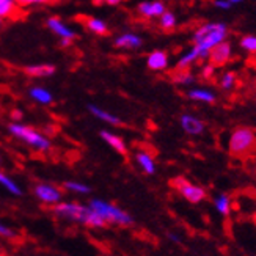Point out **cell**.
Returning <instances> with one entry per match:
<instances>
[{"label": "cell", "instance_id": "1", "mask_svg": "<svg viewBox=\"0 0 256 256\" xmlns=\"http://www.w3.org/2000/svg\"><path fill=\"white\" fill-rule=\"evenodd\" d=\"M50 210L54 217L92 230H101L107 226L104 218L90 204H84L77 202H60L58 204L52 206Z\"/></svg>", "mask_w": 256, "mask_h": 256}, {"label": "cell", "instance_id": "2", "mask_svg": "<svg viewBox=\"0 0 256 256\" xmlns=\"http://www.w3.org/2000/svg\"><path fill=\"white\" fill-rule=\"evenodd\" d=\"M230 35V28L225 22H206L202 24L192 35V42L203 50H210L217 44L225 41Z\"/></svg>", "mask_w": 256, "mask_h": 256}, {"label": "cell", "instance_id": "3", "mask_svg": "<svg viewBox=\"0 0 256 256\" xmlns=\"http://www.w3.org/2000/svg\"><path fill=\"white\" fill-rule=\"evenodd\" d=\"M228 152L232 158L246 159L256 152V130L248 126H239L230 134Z\"/></svg>", "mask_w": 256, "mask_h": 256}, {"label": "cell", "instance_id": "4", "mask_svg": "<svg viewBox=\"0 0 256 256\" xmlns=\"http://www.w3.org/2000/svg\"><path fill=\"white\" fill-rule=\"evenodd\" d=\"M8 132L14 138L24 142L38 152H49L52 150V142L49 140V137L27 124H22L20 121H13L11 124H8Z\"/></svg>", "mask_w": 256, "mask_h": 256}, {"label": "cell", "instance_id": "5", "mask_svg": "<svg viewBox=\"0 0 256 256\" xmlns=\"http://www.w3.org/2000/svg\"><path fill=\"white\" fill-rule=\"evenodd\" d=\"M88 204L104 218L107 225H115V226L134 225V217L129 212H126L124 209L116 206L115 203L106 202V200H101V198H92Z\"/></svg>", "mask_w": 256, "mask_h": 256}, {"label": "cell", "instance_id": "6", "mask_svg": "<svg viewBox=\"0 0 256 256\" xmlns=\"http://www.w3.org/2000/svg\"><path fill=\"white\" fill-rule=\"evenodd\" d=\"M172 187L174 188V190L180 194L186 202H188L190 204H200V203H203L208 194L206 190L202 187V186H198L192 181H188L187 178L184 176H176L173 178V180L170 181Z\"/></svg>", "mask_w": 256, "mask_h": 256}, {"label": "cell", "instance_id": "7", "mask_svg": "<svg viewBox=\"0 0 256 256\" xmlns=\"http://www.w3.org/2000/svg\"><path fill=\"white\" fill-rule=\"evenodd\" d=\"M33 195L44 206H55L63 202V190L52 182H36L33 186Z\"/></svg>", "mask_w": 256, "mask_h": 256}, {"label": "cell", "instance_id": "8", "mask_svg": "<svg viewBox=\"0 0 256 256\" xmlns=\"http://www.w3.org/2000/svg\"><path fill=\"white\" fill-rule=\"evenodd\" d=\"M46 26L54 35L58 36L62 48H70L72 44V41L77 38V33L68 24H66V22H63V19H60L57 16H50L46 20Z\"/></svg>", "mask_w": 256, "mask_h": 256}, {"label": "cell", "instance_id": "9", "mask_svg": "<svg viewBox=\"0 0 256 256\" xmlns=\"http://www.w3.org/2000/svg\"><path fill=\"white\" fill-rule=\"evenodd\" d=\"M231 58H232V46L228 40H225L209 50L208 62L212 63L216 68H220V66L228 64L231 62Z\"/></svg>", "mask_w": 256, "mask_h": 256}, {"label": "cell", "instance_id": "10", "mask_svg": "<svg viewBox=\"0 0 256 256\" xmlns=\"http://www.w3.org/2000/svg\"><path fill=\"white\" fill-rule=\"evenodd\" d=\"M166 11V4L164 0H146L137 5V13L143 19H159Z\"/></svg>", "mask_w": 256, "mask_h": 256}, {"label": "cell", "instance_id": "11", "mask_svg": "<svg viewBox=\"0 0 256 256\" xmlns=\"http://www.w3.org/2000/svg\"><path fill=\"white\" fill-rule=\"evenodd\" d=\"M209 57V52L200 49L198 46H194L188 49L186 54H182L180 58H178L176 63V70H190V66H194L196 62H202V60H208Z\"/></svg>", "mask_w": 256, "mask_h": 256}, {"label": "cell", "instance_id": "12", "mask_svg": "<svg viewBox=\"0 0 256 256\" xmlns=\"http://www.w3.org/2000/svg\"><path fill=\"white\" fill-rule=\"evenodd\" d=\"M180 124L182 128V130L188 136H202L206 129V123L192 114H182L180 116Z\"/></svg>", "mask_w": 256, "mask_h": 256}, {"label": "cell", "instance_id": "13", "mask_svg": "<svg viewBox=\"0 0 256 256\" xmlns=\"http://www.w3.org/2000/svg\"><path fill=\"white\" fill-rule=\"evenodd\" d=\"M134 159H136V164L142 173L152 176L156 172H158V164H156L154 156L148 150H138L136 152V156H134Z\"/></svg>", "mask_w": 256, "mask_h": 256}, {"label": "cell", "instance_id": "14", "mask_svg": "<svg viewBox=\"0 0 256 256\" xmlns=\"http://www.w3.org/2000/svg\"><path fill=\"white\" fill-rule=\"evenodd\" d=\"M116 49H124V50H136L143 46V38L134 32H124L118 35L114 41Z\"/></svg>", "mask_w": 256, "mask_h": 256}, {"label": "cell", "instance_id": "15", "mask_svg": "<svg viewBox=\"0 0 256 256\" xmlns=\"http://www.w3.org/2000/svg\"><path fill=\"white\" fill-rule=\"evenodd\" d=\"M99 137H101L115 152H118L121 156L128 154V144H126L124 138L120 137L118 134H114L110 130H101V132H99Z\"/></svg>", "mask_w": 256, "mask_h": 256}, {"label": "cell", "instance_id": "16", "mask_svg": "<svg viewBox=\"0 0 256 256\" xmlns=\"http://www.w3.org/2000/svg\"><path fill=\"white\" fill-rule=\"evenodd\" d=\"M170 57L165 50H152L146 57V66L151 71H164L168 68Z\"/></svg>", "mask_w": 256, "mask_h": 256}, {"label": "cell", "instance_id": "17", "mask_svg": "<svg viewBox=\"0 0 256 256\" xmlns=\"http://www.w3.org/2000/svg\"><path fill=\"white\" fill-rule=\"evenodd\" d=\"M88 112H90L94 118L101 120L102 123H107L110 126H121L123 124V121H121L120 116H116L115 114L108 112V110L99 107V106H94V104H88Z\"/></svg>", "mask_w": 256, "mask_h": 256}, {"label": "cell", "instance_id": "18", "mask_svg": "<svg viewBox=\"0 0 256 256\" xmlns=\"http://www.w3.org/2000/svg\"><path fill=\"white\" fill-rule=\"evenodd\" d=\"M82 22L86 30H90L92 33L98 36H106L108 35V24L104 19H99V18H93V16H88V18H82Z\"/></svg>", "mask_w": 256, "mask_h": 256}, {"label": "cell", "instance_id": "19", "mask_svg": "<svg viewBox=\"0 0 256 256\" xmlns=\"http://www.w3.org/2000/svg\"><path fill=\"white\" fill-rule=\"evenodd\" d=\"M187 98L203 104H216L217 101V94L209 88H190L187 92Z\"/></svg>", "mask_w": 256, "mask_h": 256}, {"label": "cell", "instance_id": "20", "mask_svg": "<svg viewBox=\"0 0 256 256\" xmlns=\"http://www.w3.org/2000/svg\"><path fill=\"white\" fill-rule=\"evenodd\" d=\"M28 96H30L32 101H35L36 104H41V106H49L54 102V94L48 90L46 86H40V85L30 86Z\"/></svg>", "mask_w": 256, "mask_h": 256}, {"label": "cell", "instance_id": "21", "mask_svg": "<svg viewBox=\"0 0 256 256\" xmlns=\"http://www.w3.org/2000/svg\"><path fill=\"white\" fill-rule=\"evenodd\" d=\"M26 74L30 77H50L55 74L57 68L50 63H40V64H28L24 68Z\"/></svg>", "mask_w": 256, "mask_h": 256}, {"label": "cell", "instance_id": "22", "mask_svg": "<svg viewBox=\"0 0 256 256\" xmlns=\"http://www.w3.org/2000/svg\"><path fill=\"white\" fill-rule=\"evenodd\" d=\"M0 187H4L5 190L13 195V196H22L24 195V190H22V187L19 186V182L16 180H13L10 174H6L5 172L0 170Z\"/></svg>", "mask_w": 256, "mask_h": 256}, {"label": "cell", "instance_id": "23", "mask_svg": "<svg viewBox=\"0 0 256 256\" xmlns=\"http://www.w3.org/2000/svg\"><path fill=\"white\" fill-rule=\"evenodd\" d=\"M214 208L216 210L224 217H228L232 210V200L228 194H218L214 198Z\"/></svg>", "mask_w": 256, "mask_h": 256}, {"label": "cell", "instance_id": "24", "mask_svg": "<svg viewBox=\"0 0 256 256\" xmlns=\"http://www.w3.org/2000/svg\"><path fill=\"white\" fill-rule=\"evenodd\" d=\"M19 5L16 0H0V19H13L19 13Z\"/></svg>", "mask_w": 256, "mask_h": 256}, {"label": "cell", "instance_id": "25", "mask_svg": "<svg viewBox=\"0 0 256 256\" xmlns=\"http://www.w3.org/2000/svg\"><path fill=\"white\" fill-rule=\"evenodd\" d=\"M63 188L66 192L76 194V195H88L92 192V187L82 181H64Z\"/></svg>", "mask_w": 256, "mask_h": 256}, {"label": "cell", "instance_id": "26", "mask_svg": "<svg viewBox=\"0 0 256 256\" xmlns=\"http://www.w3.org/2000/svg\"><path fill=\"white\" fill-rule=\"evenodd\" d=\"M172 79L176 85H180V86H190L195 82V76L190 70H178L172 76Z\"/></svg>", "mask_w": 256, "mask_h": 256}, {"label": "cell", "instance_id": "27", "mask_svg": "<svg viewBox=\"0 0 256 256\" xmlns=\"http://www.w3.org/2000/svg\"><path fill=\"white\" fill-rule=\"evenodd\" d=\"M159 27L164 32H173L178 27V18L173 11L166 10L165 13L159 18Z\"/></svg>", "mask_w": 256, "mask_h": 256}, {"label": "cell", "instance_id": "28", "mask_svg": "<svg viewBox=\"0 0 256 256\" xmlns=\"http://www.w3.org/2000/svg\"><path fill=\"white\" fill-rule=\"evenodd\" d=\"M220 86H222V90H225V92H231L232 88L236 86V74L232 72V71H226L222 74L220 77V80H218Z\"/></svg>", "mask_w": 256, "mask_h": 256}, {"label": "cell", "instance_id": "29", "mask_svg": "<svg viewBox=\"0 0 256 256\" xmlns=\"http://www.w3.org/2000/svg\"><path fill=\"white\" fill-rule=\"evenodd\" d=\"M239 44H240V48L246 50V52H248L252 55H256V35H246V36H242L240 41H239Z\"/></svg>", "mask_w": 256, "mask_h": 256}, {"label": "cell", "instance_id": "30", "mask_svg": "<svg viewBox=\"0 0 256 256\" xmlns=\"http://www.w3.org/2000/svg\"><path fill=\"white\" fill-rule=\"evenodd\" d=\"M0 238L8 239V240H14L19 238V232L13 228H10L8 225H5L4 222H0Z\"/></svg>", "mask_w": 256, "mask_h": 256}, {"label": "cell", "instance_id": "31", "mask_svg": "<svg viewBox=\"0 0 256 256\" xmlns=\"http://www.w3.org/2000/svg\"><path fill=\"white\" fill-rule=\"evenodd\" d=\"M20 8H28V6H40V5H49L54 4L55 0H16Z\"/></svg>", "mask_w": 256, "mask_h": 256}, {"label": "cell", "instance_id": "32", "mask_svg": "<svg viewBox=\"0 0 256 256\" xmlns=\"http://www.w3.org/2000/svg\"><path fill=\"white\" fill-rule=\"evenodd\" d=\"M216 72V66L212 63H206L203 66V70H202V76H203V79H212V76Z\"/></svg>", "mask_w": 256, "mask_h": 256}, {"label": "cell", "instance_id": "33", "mask_svg": "<svg viewBox=\"0 0 256 256\" xmlns=\"http://www.w3.org/2000/svg\"><path fill=\"white\" fill-rule=\"evenodd\" d=\"M214 6L218 8V10H230L232 6L231 2H228V0H214Z\"/></svg>", "mask_w": 256, "mask_h": 256}, {"label": "cell", "instance_id": "34", "mask_svg": "<svg viewBox=\"0 0 256 256\" xmlns=\"http://www.w3.org/2000/svg\"><path fill=\"white\" fill-rule=\"evenodd\" d=\"M123 0H93L94 5H110V6H115L120 5Z\"/></svg>", "mask_w": 256, "mask_h": 256}, {"label": "cell", "instance_id": "35", "mask_svg": "<svg viewBox=\"0 0 256 256\" xmlns=\"http://www.w3.org/2000/svg\"><path fill=\"white\" fill-rule=\"evenodd\" d=\"M11 120H13V121H20L22 120V112H20V110H13V112H11Z\"/></svg>", "mask_w": 256, "mask_h": 256}, {"label": "cell", "instance_id": "36", "mask_svg": "<svg viewBox=\"0 0 256 256\" xmlns=\"http://www.w3.org/2000/svg\"><path fill=\"white\" fill-rule=\"evenodd\" d=\"M168 239H170V240H173L174 244H180V242H181V239L178 238L176 234H173V232H168Z\"/></svg>", "mask_w": 256, "mask_h": 256}, {"label": "cell", "instance_id": "37", "mask_svg": "<svg viewBox=\"0 0 256 256\" xmlns=\"http://www.w3.org/2000/svg\"><path fill=\"white\" fill-rule=\"evenodd\" d=\"M228 2H231L232 5H234V4H240V2H244V0H228Z\"/></svg>", "mask_w": 256, "mask_h": 256}, {"label": "cell", "instance_id": "38", "mask_svg": "<svg viewBox=\"0 0 256 256\" xmlns=\"http://www.w3.org/2000/svg\"><path fill=\"white\" fill-rule=\"evenodd\" d=\"M4 26V19H0V27H2Z\"/></svg>", "mask_w": 256, "mask_h": 256}, {"label": "cell", "instance_id": "39", "mask_svg": "<svg viewBox=\"0 0 256 256\" xmlns=\"http://www.w3.org/2000/svg\"><path fill=\"white\" fill-rule=\"evenodd\" d=\"M2 250H4V248H2V242H0V253H2Z\"/></svg>", "mask_w": 256, "mask_h": 256}, {"label": "cell", "instance_id": "40", "mask_svg": "<svg viewBox=\"0 0 256 256\" xmlns=\"http://www.w3.org/2000/svg\"><path fill=\"white\" fill-rule=\"evenodd\" d=\"M0 166H2V156H0Z\"/></svg>", "mask_w": 256, "mask_h": 256}]
</instances>
